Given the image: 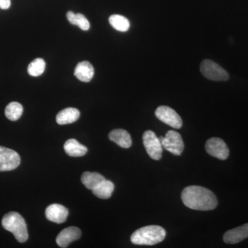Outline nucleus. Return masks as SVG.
Masks as SVG:
<instances>
[{
    "instance_id": "1",
    "label": "nucleus",
    "mask_w": 248,
    "mask_h": 248,
    "mask_svg": "<svg viewBox=\"0 0 248 248\" xmlns=\"http://www.w3.org/2000/svg\"><path fill=\"white\" fill-rule=\"evenodd\" d=\"M183 203L192 210H208L217 208V199L211 190L199 186H190L182 191Z\"/></svg>"
},
{
    "instance_id": "2",
    "label": "nucleus",
    "mask_w": 248,
    "mask_h": 248,
    "mask_svg": "<svg viewBox=\"0 0 248 248\" xmlns=\"http://www.w3.org/2000/svg\"><path fill=\"white\" fill-rule=\"evenodd\" d=\"M166 231L159 226H148L140 228L132 234L130 240L139 246H154L164 241Z\"/></svg>"
},
{
    "instance_id": "3",
    "label": "nucleus",
    "mask_w": 248,
    "mask_h": 248,
    "mask_svg": "<svg viewBox=\"0 0 248 248\" xmlns=\"http://www.w3.org/2000/svg\"><path fill=\"white\" fill-rule=\"evenodd\" d=\"M3 228L11 232L19 243H24L29 238L27 223L19 213L10 212L5 215L1 221Z\"/></svg>"
},
{
    "instance_id": "4",
    "label": "nucleus",
    "mask_w": 248,
    "mask_h": 248,
    "mask_svg": "<svg viewBox=\"0 0 248 248\" xmlns=\"http://www.w3.org/2000/svg\"><path fill=\"white\" fill-rule=\"evenodd\" d=\"M200 71L205 78L213 81H224L229 79L228 73L212 60H203L201 63Z\"/></svg>"
},
{
    "instance_id": "5",
    "label": "nucleus",
    "mask_w": 248,
    "mask_h": 248,
    "mask_svg": "<svg viewBox=\"0 0 248 248\" xmlns=\"http://www.w3.org/2000/svg\"><path fill=\"white\" fill-rule=\"evenodd\" d=\"M163 148L172 154L179 156L184 149V143L180 134L174 130H169L165 137L159 138Z\"/></svg>"
},
{
    "instance_id": "6",
    "label": "nucleus",
    "mask_w": 248,
    "mask_h": 248,
    "mask_svg": "<svg viewBox=\"0 0 248 248\" xmlns=\"http://www.w3.org/2000/svg\"><path fill=\"white\" fill-rule=\"evenodd\" d=\"M143 143L150 157L160 160L162 156L163 146L159 138L152 130H147L143 135Z\"/></svg>"
},
{
    "instance_id": "7",
    "label": "nucleus",
    "mask_w": 248,
    "mask_h": 248,
    "mask_svg": "<svg viewBox=\"0 0 248 248\" xmlns=\"http://www.w3.org/2000/svg\"><path fill=\"white\" fill-rule=\"evenodd\" d=\"M20 164L19 154L10 148L0 146V172L13 170Z\"/></svg>"
},
{
    "instance_id": "8",
    "label": "nucleus",
    "mask_w": 248,
    "mask_h": 248,
    "mask_svg": "<svg viewBox=\"0 0 248 248\" xmlns=\"http://www.w3.org/2000/svg\"><path fill=\"white\" fill-rule=\"evenodd\" d=\"M155 115L158 120L172 127L173 128L179 129L182 127V118L178 115L177 112L171 108L161 106L156 108Z\"/></svg>"
},
{
    "instance_id": "9",
    "label": "nucleus",
    "mask_w": 248,
    "mask_h": 248,
    "mask_svg": "<svg viewBox=\"0 0 248 248\" xmlns=\"http://www.w3.org/2000/svg\"><path fill=\"white\" fill-rule=\"evenodd\" d=\"M207 153L214 157L221 160H226L229 156V148L221 139L213 138L210 139L205 143Z\"/></svg>"
},
{
    "instance_id": "10",
    "label": "nucleus",
    "mask_w": 248,
    "mask_h": 248,
    "mask_svg": "<svg viewBox=\"0 0 248 248\" xmlns=\"http://www.w3.org/2000/svg\"><path fill=\"white\" fill-rule=\"evenodd\" d=\"M81 232L76 227L65 228L57 236L56 243L60 248H67L68 245L81 237Z\"/></svg>"
},
{
    "instance_id": "11",
    "label": "nucleus",
    "mask_w": 248,
    "mask_h": 248,
    "mask_svg": "<svg viewBox=\"0 0 248 248\" xmlns=\"http://www.w3.org/2000/svg\"><path fill=\"white\" fill-rule=\"evenodd\" d=\"M68 211L67 208L60 204H52L46 210V217L50 221L62 223L66 221Z\"/></svg>"
},
{
    "instance_id": "12",
    "label": "nucleus",
    "mask_w": 248,
    "mask_h": 248,
    "mask_svg": "<svg viewBox=\"0 0 248 248\" xmlns=\"http://www.w3.org/2000/svg\"><path fill=\"white\" fill-rule=\"evenodd\" d=\"M248 238V223L230 230L223 235V241L228 244H236Z\"/></svg>"
},
{
    "instance_id": "13",
    "label": "nucleus",
    "mask_w": 248,
    "mask_h": 248,
    "mask_svg": "<svg viewBox=\"0 0 248 248\" xmlns=\"http://www.w3.org/2000/svg\"><path fill=\"white\" fill-rule=\"evenodd\" d=\"M94 68L89 62H79L75 69V76L83 82H89L94 76Z\"/></svg>"
},
{
    "instance_id": "14",
    "label": "nucleus",
    "mask_w": 248,
    "mask_h": 248,
    "mask_svg": "<svg viewBox=\"0 0 248 248\" xmlns=\"http://www.w3.org/2000/svg\"><path fill=\"white\" fill-rule=\"evenodd\" d=\"M111 141L115 142L118 146L124 148L131 146L132 140L130 134L123 129H115L111 131L108 135Z\"/></svg>"
},
{
    "instance_id": "15",
    "label": "nucleus",
    "mask_w": 248,
    "mask_h": 248,
    "mask_svg": "<svg viewBox=\"0 0 248 248\" xmlns=\"http://www.w3.org/2000/svg\"><path fill=\"white\" fill-rule=\"evenodd\" d=\"M80 112L75 108H67L60 111L56 117L57 123L60 125H65L74 123L79 118Z\"/></svg>"
},
{
    "instance_id": "16",
    "label": "nucleus",
    "mask_w": 248,
    "mask_h": 248,
    "mask_svg": "<svg viewBox=\"0 0 248 248\" xmlns=\"http://www.w3.org/2000/svg\"><path fill=\"white\" fill-rule=\"evenodd\" d=\"M63 148L66 154L73 157L84 156L88 152L86 147L80 144L79 142L74 139H71L66 141Z\"/></svg>"
},
{
    "instance_id": "17",
    "label": "nucleus",
    "mask_w": 248,
    "mask_h": 248,
    "mask_svg": "<svg viewBox=\"0 0 248 248\" xmlns=\"http://www.w3.org/2000/svg\"><path fill=\"white\" fill-rule=\"evenodd\" d=\"M81 182L89 190H94L97 186L105 180V178L97 172H85L81 176Z\"/></svg>"
},
{
    "instance_id": "18",
    "label": "nucleus",
    "mask_w": 248,
    "mask_h": 248,
    "mask_svg": "<svg viewBox=\"0 0 248 248\" xmlns=\"http://www.w3.org/2000/svg\"><path fill=\"white\" fill-rule=\"evenodd\" d=\"M114 189H115V186H114L113 183L105 179L94 190H93V192L98 198L107 200V199L110 198L112 195Z\"/></svg>"
},
{
    "instance_id": "19",
    "label": "nucleus",
    "mask_w": 248,
    "mask_h": 248,
    "mask_svg": "<svg viewBox=\"0 0 248 248\" xmlns=\"http://www.w3.org/2000/svg\"><path fill=\"white\" fill-rule=\"evenodd\" d=\"M66 17L68 22L73 25L78 26L81 30L88 31L91 27L89 21L83 14H76L72 11H69L67 13Z\"/></svg>"
},
{
    "instance_id": "20",
    "label": "nucleus",
    "mask_w": 248,
    "mask_h": 248,
    "mask_svg": "<svg viewBox=\"0 0 248 248\" xmlns=\"http://www.w3.org/2000/svg\"><path fill=\"white\" fill-rule=\"evenodd\" d=\"M109 22L112 28L120 32H126L130 28V22L126 17L120 15H112L109 17Z\"/></svg>"
},
{
    "instance_id": "21",
    "label": "nucleus",
    "mask_w": 248,
    "mask_h": 248,
    "mask_svg": "<svg viewBox=\"0 0 248 248\" xmlns=\"http://www.w3.org/2000/svg\"><path fill=\"white\" fill-rule=\"evenodd\" d=\"M23 107L19 103L11 102L5 109V115L11 121H17L23 113Z\"/></svg>"
},
{
    "instance_id": "22",
    "label": "nucleus",
    "mask_w": 248,
    "mask_h": 248,
    "mask_svg": "<svg viewBox=\"0 0 248 248\" xmlns=\"http://www.w3.org/2000/svg\"><path fill=\"white\" fill-rule=\"evenodd\" d=\"M46 62L43 59L37 58L31 62L28 66V73L31 76L38 77L45 71Z\"/></svg>"
},
{
    "instance_id": "23",
    "label": "nucleus",
    "mask_w": 248,
    "mask_h": 248,
    "mask_svg": "<svg viewBox=\"0 0 248 248\" xmlns=\"http://www.w3.org/2000/svg\"><path fill=\"white\" fill-rule=\"evenodd\" d=\"M11 5V0H0V9H9Z\"/></svg>"
}]
</instances>
